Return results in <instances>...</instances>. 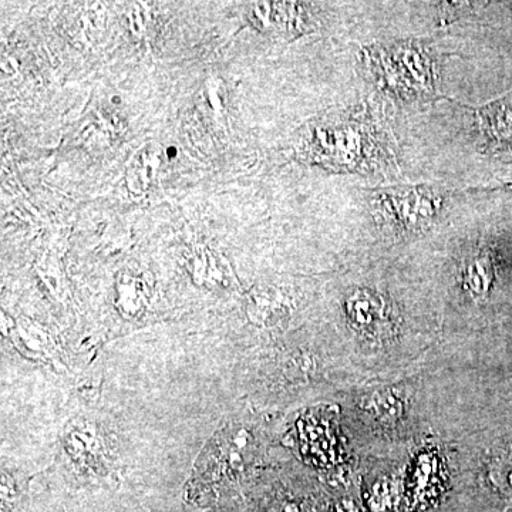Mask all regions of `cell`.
Returning <instances> with one entry per match:
<instances>
[{"label": "cell", "mask_w": 512, "mask_h": 512, "mask_svg": "<svg viewBox=\"0 0 512 512\" xmlns=\"http://www.w3.org/2000/svg\"><path fill=\"white\" fill-rule=\"evenodd\" d=\"M346 312L353 328L362 333H373L386 322L389 308L382 296L362 289L349 296Z\"/></svg>", "instance_id": "1"}, {"label": "cell", "mask_w": 512, "mask_h": 512, "mask_svg": "<svg viewBox=\"0 0 512 512\" xmlns=\"http://www.w3.org/2000/svg\"><path fill=\"white\" fill-rule=\"evenodd\" d=\"M488 481L495 493L512 501V450L498 454L488 468Z\"/></svg>", "instance_id": "2"}, {"label": "cell", "mask_w": 512, "mask_h": 512, "mask_svg": "<svg viewBox=\"0 0 512 512\" xmlns=\"http://www.w3.org/2000/svg\"><path fill=\"white\" fill-rule=\"evenodd\" d=\"M366 406L383 423H396L403 414V404L392 392L373 394L369 397Z\"/></svg>", "instance_id": "3"}, {"label": "cell", "mask_w": 512, "mask_h": 512, "mask_svg": "<svg viewBox=\"0 0 512 512\" xmlns=\"http://www.w3.org/2000/svg\"><path fill=\"white\" fill-rule=\"evenodd\" d=\"M491 264L487 256L474 258L466 268V284L474 295H484L491 284Z\"/></svg>", "instance_id": "4"}, {"label": "cell", "mask_w": 512, "mask_h": 512, "mask_svg": "<svg viewBox=\"0 0 512 512\" xmlns=\"http://www.w3.org/2000/svg\"><path fill=\"white\" fill-rule=\"evenodd\" d=\"M265 512H319V507L306 498L279 495L266 505Z\"/></svg>", "instance_id": "5"}, {"label": "cell", "mask_w": 512, "mask_h": 512, "mask_svg": "<svg viewBox=\"0 0 512 512\" xmlns=\"http://www.w3.org/2000/svg\"><path fill=\"white\" fill-rule=\"evenodd\" d=\"M330 512H366L363 508L362 503L355 497V495H348L343 497L342 500L338 501L333 505Z\"/></svg>", "instance_id": "6"}]
</instances>
